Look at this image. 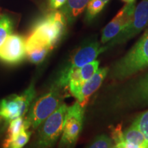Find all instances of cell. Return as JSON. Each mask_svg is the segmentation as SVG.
Segmentation results:
<instances>
[{"instance_id": "603a6c76", "label": "cell", "mask_w": 148, "mask_h": 148, "mask_svg": "<svg viewBox=\"0 0 148 148\" xmlns=\"http://www.w3.org/2000/svg\"><path fill=\"white\" fill-rule=\"evenodd\" d=\"M66 0H49V6L51 10H58L65 3Z\"/></svg>"}, {"instance_id": "2e32d148", "label": "cell", "mask_w": 148, "mask_h": 148, "mask_svg": "<svg viewBox=\"0 0 148 148\" xmlns=\"http://www.w3.org/2000/svg\"><path fill=\"white\" fill-rule=\"evenodd\" d=\"M13 23L6 14H0V47L5 42L7 37L12 34Z\"/></svg>"}, {"instance_id": "3957f363", "label": "cell", "mask_w": 148, "mask_h": 148, "mask_svg": "<svg viewBox=\"0 0 148 148\" xmlns=\"http://www.w3.org/2000/svg\"><path fill=\"white\" fill-rule=\"evenodd\" d=\"M60 86L56 85L47 93L34 101L24 118L25 127L36 129L62 103Z\"/></svg>"}, {"instance_id": "9a60e30c", "label": "cell", "mask_w": 148, "mask_h": 148, "mask_svg": "<svg viewBox=\"0 0 148 148\" xmlns=\"http://www.w3.org/2000/svg\"><path fill=\"white\" fill-rule=\"evenodd\" d=\"M24 129H26L24 117L16 118V119H14L9 122V126L8 128V138L5 140L3 144L8 143V142L14 139L16 137V136Z\"/></svg>"}, {"instance_id": "7a4b0ae2", "label": "cell", "mask_w": 148, "mask_h": 148, "mask_svg": "<svg viewBox=\"0 0 148 148\" xmlns=\"http://www.w3.org/2000/svg\"><path fill=\"white\" fill-rule=\"evenodd\" d=\"M66 22L60 10H53L37 22L26 42L42 44L52 49L63 34Z\"/></svg>"}, {"instance_id": "8fae6325", "label": "cell", "mask_w": 148, "mask_h": 148, "mask_svg": "<svg viewBox=\"0 0 148 148\" xmlns=\"http://www.w3.org/2000/svg\"><path fill=\"white\" fill-rule=\"evenodd\" d=\"M106 47H101L97 41L89 42L86 45L79 48L72 56L71 60L63 71L80 68L85 64L95 60V58L106 50Z\"/></svg>"}, {"instance_id": "30bf717a", "label": "cell", "mask_w": 148, "mask_h": 148, "mask_svg": "<svg viewBox=\"0 0 148 148\" xmlns=\"http://www.w3.org/2000/svg\"><path fill=\"white\" fill-rule=\"evenodd\" d=\"M108 69L107 67L98 69L95 73L89 79L85 82L80 87L70 91L71 95L76 98L77 101L80 103L83 108H84L87 104L90 96L100 87L108 74Z\"/></svg>"}, {"instance_id": "7c38bea8", "label": "cell", "mask_w": 148, "mask_h": 148, "mask_svg": "<svg viewBox=\"0 0 148 148\" xmlns=\"http://www.w3.org/2000/svg\"><path fill=\"white\" fill-rule=\"evenodd\" d=\"M89 0H66L60 10L69 23H73L86 8Z\"/></svg>"}, {"instance_id": "cb8c5ba5", "label": "cell", "mask_w": 148, "mask_h": 148, "mask_svg": "<svg viewBox=\"0 0 148 148\" xmlns=\"http://www.w3.org/2000/svg\"><path fill=\"white\" fill-rule=\"evenodd\" d=\"M122 1H124V2H125L126 3L135 2V0H122Z\"/></svg>"}, {"instance_id": "d6986e66", "label": "cell", "mask_w": 148, "mask_h": 148, "mask_svg": "<svg viewBox=\"0 0 148 148\" xmlns=\"http://www.w3.org/2000/svg\"><path fill=\"white\" fill-rule=\"evenodd\" d=\"M132 124L137 127L148 140V110L139 114L133 121Z\"/></svg>"}, {"instance_id": "484cf974", "label": "cell", "mask_w": 148, "mask_h": 148, "mask_svg": "<svg viewBox=\"0 0 148 148\" xmlns=\"http://www.w3.org/2000/svg\"><path fill=\"white\" fill-rule=\"evenodd\" d=\"M1 116H0V121H1Z\"/></svg>"}, {"instance_id": "44dd1931", "label": "cell", "mask_w": 148, "mask_h": 148, "mask_svg": "<svg viewBox=\"0 0 148 148\" xmlns=\"http://www.w3.org/2000/svg\"><path fill=\"white\" fill-rule=\"evenodd\" d=\"M138 92L141 99L148 102V75L140 82L138 86Z\"/></svg>"}, {"instance_id": "d4e9b609", "label": "cell", "mask_w": 148, "mask_h": 148, "mask_svg": "<svg viewBox=\"0 0 148 148\" xmlns=\"http://www.w3.org/2000/svg\"><path fill=\"white\" fill-rule=\"evenodd\" d=\"M100 1H103V2H104V3H107L108 2V1H109V0H100Z\"/></svg>"}, {"instance_id": "9c48e42d", "label": "cell", "mask_w": 148, "mask_h": 148, "mask_svg": "<svg viewBox=\"0 0 148 148\" xmlns=\"http://www.w3.org/2000/svg\"><path fill=\"white\" fill-rule=\"evenodd\" d=\"M135 7V2L126 3L107 24L101 34L102 43H106L112 40L129 23L134 14Z\"/></svg>"}, {"instance_id": "ac0fdd59", "label": "cell", "mask_w": 148, "mask_h": 148, "mask_svg": "<svg viewBox=\"0 0 148 148\" xmlns=\"http://www.w3.org/2000/svg\"><path fill=\"white\" fill-rule=\"evenodd\" d=\"M30 135L31 132H28L27 130L24 129L16 136V137L14 139L8 142V143L3 144V147L10 148L23 147L29 141Z\"/></svg>"}, {"instance_id": "5bb4252c", "label": "cell", "mask_w": 148, "mask_h": 148, "mask_svg": "<svg viewBox=\"0 0 148 148\" xmlns=\"http://www.w3.org/2000/svg\"><path fill=\"white\" fill-rule=\"evenodd\" d=\"M123 139L134 144L137 148H148V140L133 124L123 132Z\"/></svg>"}, {"instance_id": "5b68a950", "label": "cell", "mask_w": 148, "mask_h": 148, "mask_svg": "<svg viewBox=\"0 0 148 148\" xmlns=\"http://www.w3.org/2000/svg\"><path fill=\"white\" fill-rule=\"evenodd\" d=\"M36 95L34 83L20 95H9L0 101V116L7 122L24 117Z\"/></svg>"}, {"instance_id": "4fadbf2b", "label": "cell", "mask_w": 148, "mask_h": 148, "mask_svg": "<svg viewBox=\"0 0 148 148\" xmlns=\"http://www.w3.org/2000/svg\"><path fill=\"white\" fill-rule=\"evenodd\" d=\"M51 49L50 47L42 44L26 42V56L31 62L34 64L42 62Z\"/></svg>"}, {"instance_id": "ffe728a7", "label": "cell", "mask_w": 148, "mask_h": 148, "mask_svg": "<svg viewBox=\"0 0 148 148\" xmlns=\"http://www.w3.org/2000/svg\"><path fill=\"white\" fill-rule=\"evenodd\" d=\"M114 141L112 138L105 134H101L97 136L88 147L90 148H109L114 147Z\"/></svg>"}, {"instance_id": "7402d4cb", "label": "cell", "mask_w": 148, "mask_h": 148, "mask_svg": "<svg viewBox=\"0 0 148 148\" xmlns=\"http://www.w3.org/2000/svg\"><path fill=\"white\" fill-rule=\"evenodd\" d=\"M111 136H112V139L113 140L114 146L118 145L122 141H123V132H122L121 125H118L116 127L112 129V132H111Z\"/></svg>"}, {"instance_id": "52a82bcc", "label": "cell", "mask_w": 148, "mask_h": 148, "mask_svg": "<svg viewBox=\"0 0 148 148\" xmlns=\"http://www.w3.org/2000/svg\"><path fill=\"white\" fill-rule=\"evenodd\" d=\"M84 108L77 101L68 107L60 141V146L71 147L76 143L82 128Z\"/></svg>"}, {"instance_id": "ba28073f", "label": "cell", "mask_w": 148, "mask_h": 148, "mask_svg": "<svg viewBox=\"0 0 148 148\" xmlns=\"http://www.w3.org/2000/svg\"><path fill=\"white\" fill-rule=\"evenodd\" d=\"M26 56V40L18 34H10L0 47V60L8 64H17Z\"/></svg>"}, {"instance_id": "e0dca14e", "label": "cell", "mask_w": 148, "mask_h": 148, "mask_svg": "<svg viewBox=\"0 0 148 148\" xmlns=\"http://www.w3.org/2000/svg\"><path fill=\"white\" fill-rule=\"evenodd\" d=\"M106 5V3L100 0H89L86 8V19L87 21L93 19L103 10Z\"/></svg>"}, {"instance_id": "6da1fadb", "label": "cell", "mask_w": 148, "mask_h": 148, "mask_svg": "<svg viewBox=\"0 0 148 148\" xmlns=\"http://www.w3.org/2000/svg\"><path fill=\"white\" fill-rule=\"evenodd\" d=\"M148 66V30L112 67L111 77L123 79Z\"/></svg>"}, {"instance_id": "277c9868", "label": "cell", "mask_w": 148, "mask_h": 148, "mask_svg": "<svg viewBox=\"0 0 148 148\" xmlns=\"http://www.w3.org/2000/svg\"><path fill=\"white\" fill-rule=\"evenodd\" d=\"M68 107L62 103L50 116L39 125L36 145L38 147H51L62 134Z\"/></svg>"}, {"instance_id": "8992f818", "label": "cell", "mask_w": 148, "mask_h": 148, "mask_svg": "<svg viewBox=\"0 0 148 148\" xmlns=\"http://www.w3.org/2000/svg\"><path fill=\"white\" fill-rule=\"evenodd\" d=\"M148 25V0H142L135 7V10L129 23L114 38L110 40V42L106 47L122 44L127 41L140 33Z\"/></svg>"}]
</instances>
